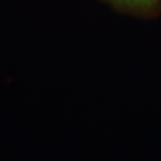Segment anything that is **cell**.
Masks as SVG:
<instances>
[{
    "mask_svg": "<svg viewBox=\"0 0 161 161\" xmlns=\"http://www.w3.org/2000/svg\"><path fill=\"white\" fill-rule=\"evenodd\" d=\"M122 14L138 18H154L161 13V0H102Z\"/></svg>",
    "mask_w": 161,
    "mask_h": 161,
    "instance_id": "1",
    "label": "cell"
}]
</instances>
